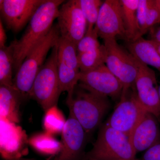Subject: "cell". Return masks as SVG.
Masks as SVG:
<instances>
[{
	"mask_svg": "<svg viewBox=\"0 0 160 160\" xmlns=\"http://www.w3.org/2000/svg\"><path fill=\"white\" fill-rule=\"evenodd\" d=\"M98 37L95 28L92 31L86 32V34L77 45L78 53L92 51L99 48L102 45L98 40Z\"/></svg>",
	"mask_w": 160,
	"mask_h": 160,
	"instance_id": "25",
	"label": "cell"
},
{
	"mask_svg": "<svg viewBox=\"0 0 160 160\" xmlns=\"http://www.w3.org/2000/svg\"><path fill=\"white\" fill-rule=\"evenodd\" d=\"M78 85L102 96L113 100L121 98L123 86L106 64L96 69L81 72Z\"/></svg>",
	"mask_w": 160,
	"mask_h": 160,
	"instance_id": "10",
	"label": "cell"
},
{
	"mask_svg": "<svg viewBox=\"0 0 160 160\" xmlns=\"http://www.w3.org/2000/svg\"><path fill=\"white\" fill-rule=\"evenodd\" d=\"M13 47L11 43L9 46L0 48V86H13Z\"/></svg>",
	"mask_w": 160,
	"mask_h": 160,
	"instance_id": "21",
	"label": "cell"
},
{
	"mask_svg": "<svg viewBox=\"0 0 160 160\" xmlns=\"http://www.w3.org/2000/svg\"><path fill=\"white\" fill-rule=\"evenodd\" d=\"M46 0H1V15L8 29L18 32Z\"/></svg>",
	"mask_w": 160,
	"mask_h": 160,
	"instance_id": "14",
	"label": "cell"
},
{
	"mask_svg": "<svg viewBox=\"0 0 160 160\" xmlns=\"http://www.w3.org/2000/svg\"><path fill=\"white\" fill-rule=\"evenodd\" d=\"M152 2L153 0H139V2L137 10V16L139 29L138 39L142 37L143 35L146 34V20L148 12L152 4Z\"/></svg>",
	"mask_w": 160,
	"mask_h": 160,
	"instance_id": "26",
	"label": "cell"
},
{
	"mask_svg": "<svg viewBox=\"0 0 160 160\" xmlns=\"http://www.w3.org/2000/svg\"><path fill=\"white\" fill-rule=\"evenodd\" d=\"M61 37L57 24H55L23 61L13 78V86L23 97H29L35 79L46 61L49 51L57 45Z\"/></svg>",
	"mask_w": 160,
	"mask_h": 160,
	"instance_id": "3",
	"label": "cell"
},
{
	"mask_svg": "<svg viewBox=\"0 0 160 160\" xmlns=\"http://www.w3.org/2000/svg\"><path fill=\"white\" fill-rule=\"evenodd\" d=\"M137 59L138 72L135 88L138 99L147 112L160 119V98L155 72Z\"/></svg>",
	"mask_w": 160,
	"mask_h": 160,
	"instance_id": "9",
	"label": "cell"
},
{
	"mask_svg": "<svg viewBox=\"0 0 160 160\" xmlns=\"http://www.w3.org/2000/svg\"><path fill=\"white\" fill-rule=\"evenodd\" d=\"M158 119L147 112L129 136L136 153L146 151L160 141V129Z\"/></svg>",
	"mask_w": 160,
	"mask_h": 160,
	"instance_id": "16",
	"label": "cell"
},
{
	"mask_svg": "<svg viewBox=\"0 0 160 160\" xmlns=\"http://www.w3.org/2000/svg\"><path fill=\"white\" fill-rule=\"evenodd\" d=\"M57 19L61 37L77 46L86 34L87 24L76 0L63 3L59 10Z\"/></svg>",
	"mask_w": 160,
	"mask_h": 160,
	"instance_id": "11",
	"label": "cell"
},
{
	"mask_svg": "<svg viewBox=\"0 0 160 160\" xmlns=\"http://www.w3.org/2000/svg\"><path fill=\"white\" fill-rule=\"evenodd\" d=\"M142 160H160V141L145 152Z\"/></svg>",
	"mask_w": 160,
	"mask_h": 160,
	"instance_id": "28",
	"label": "cell"
},
{
	"mask_svg": "<svg viewBox=\"0 0 160 160\" xmlns=\"http://www.w3.org/2000/svg\"><path fill=\"white\" fill-rule=\"evenodd\" d=\"M106 50L105 64L123 86L122 94L135 87L137 76V59L120 46L116 39L103 40Z\"/></svg>",
	"mask_w": 160,
	"mask_h": 160,
	"instance_id": "6",
	"label": "cell"
},
{
	"mask_svg": "<svg viewBox=\"0 0 160 160\" xmlns=\"http://www.w3.org/2000/svg\"><path fill=\"white\" fill-rule=\"evenodd\" d=\"M149 40L154 41L160 44V26L151 31L150 33V39Z\"/></svg>",
	"mask_w": 160,
	"mask_h": 160,
	"instance_id": "30",
	"label": "cell"
},
{
	"mask_svg": "<svg viewBox=\"0 0 160 160\" xmlns=\"http://www.w3.org/2000/svg\"><path fill=\"white\" fill-rule=\"evenodd\" d=\"M61 134L62 149L53 160H83L87 134L70 113Z\"/></svg>",
	"mask_w": 160,
	"mask_h": 160,
	"instance_id": "13",
	"label": "cell"
},
{
	"mask_svg": "<svg viewBox=\"0 0 160 160\" xmlns=\"http://www.w3.org/2000/svg\"><path fill=\"white\" fill-rule=\"evenodd\" d=\"M65 2L46 0L32 16L21 38L11 43L13 47L16 72L32 49L51 30L54 20L57 19L60 7Z\"/></svg>",
	"mask_w": 160,
	"mask_h": 160,
	"instance_id": "1",
	"label": "cell"
},
{
	"mask_svg": "<svg viewBox=\"0 0 160 160\" xmlns=\"http://www.w3.org/2000/svg\"><path fill=\"white\" fill-rule=\"evenodd\" d=\"M147 112L138 99L135 88L122 95L119 102L107 123L129 137Z\"/></svg>",
	"mask_w": 160,
	"mask_h": 160,
	"instance_id": "7",
	"label": "cell"
},
{
	"mask_svg": "<svg viewBox=\"0 0 160 160\" xmlns=\"http://www.w3.org/2000/svg\"><path fill=\"white\" fill-rule=\"evenodd\" d=\"M66 120L57 106H52L45 112L43 127L45 132L52 135L62 134Z\"/></svg>",
	"mask_w": 160,
	"mask_h": 160,
	"instance_id": "23",
	"label": "cell"
},
{
	"mask_svg": "<svg viewBox=\"0 0 160 160\" xmlns=\"http://www.w3.org/2000/svg\"><path fill=\"white\" fill-rule=\"evenodd\" d=\"M158 90H159V96H160V85L159 86Z\"/></svg>",
	"mask_w": 160,
	"mask_h": 160,
	"instance_id": "33",
	"label": "cell"
},
{
	"mask_svg": "<svg viewBox=\"0 0 160 160\" xmlns=\"http://www.w3.org/2000/svg\"><path fill=\"white\" fill-rule=\"evenodd\" d=\"M22 98V95L13 86H0V118L19 123Z\"/></svg>",
	"mask_w": 160,
	"mask_h": 160,
	"instance_id": "17",
	"label": "cell"
},
{
	"mask_svg": "<svg viewBox=\"0 0 160 160\" xmlns=\"http://www.w3.org/2000/svg\"><path fill=\"white\" fill-rule=\"evenodd\" d=\"M0 119L2 157L5 160L22 158L28 152L27 145L29 144L25 132L16 123L5 119Z\"/></svg>",
	"mask_w": 160,
	"mask_h": 160,
	"instance_id": "15",
	"label": "cell"
},
{
	"mask_svg": "<svg viewBox=\"0 0 160 160\" xmlns=\"http://www.w3.org/2000/svg\"><path fill=\"white\" fill-rule=\"evenodd\" d=\"M109 98L96 94L77 85L71 96H67L66 103L70 113L90 134L102 123L111 103Z\"/></svg>",
	"mask_w": 160,
	"mask_h": 160,
	"instance_id": "2",
	"label": "cell"
},
{
	"mask_svg": "<svg viewBox=\"0 0 160 160\" xmlns=\"http://www.w3.org/2000/svg\"><path fill=\"white\" fill-rule=\"evenodd\" d=\"M160 23V0H153L149 8L146 23V32Z\"/></svg>",
	"mask_w": 160,
	"mask_h": 160,
	"instance_id": "27",
	"label": "cell"
},
{
	"mask_svg": "<svg viewBox=\"0 0 160 160\" xmlns=\"http://www.w3.org/2000/svg\"><path fill=\"white\" fill-rule=\"evenodd\" d=\"M57 67L61 92L71 96L79 81L81 74L76 45L60 37L58 43Z\"/></svg>",
	"mask_w": 160,
	"mask_h": 160,
	"instance_id": "8",
	"label": "cell"
},
{
	"mask_svg": "<svg viewBox=\"0 0 160 160\" xmlns=\"http://www.w3.org/2000/svg\"><path fill=\"white\" fill-rule=\"evenodd\" d=\"M58 43L38 72L29 93V97L35 100L45 112L57 106L62 93L58 72Z\"/></svg>",
	"mask_w": 160,
	"mask_h": 160,
	"instance_id": "5",
	"label": "cell"
},
{
	"mask_svg": "<svg viewBox=\"0 0 160 160\" xmlns=\"http://www.w3.org/2000/svg\"><path fill=\"white\" fill-rule=\"evenodd\" d=\"M95 28L103 40L116 39L118 37L127 41L120 0H106L103 2Z\"/></svg>",
	"mask_w": 160,
	"mask_h": 160,
	"instance_id": "12",
	"label": "cell"
},
{
	"mask_svg": "<svg viewBox=\"0 0 160 160\" xmlns=\"http://www.w3.org/2000/svg\"><path fill=\"white\" fill-rule=\"evenodd\" d=\"M11 160H34L32 159H29V158H19L14 159H12Z\"/></svg>",
	"mask_w": 160,
	"mask_h": 160,
	"instance_id": "32",
	"label": "cell"
},
{
	"mask_svg": "<svg viewBox=\"0 0 160 160\" xmlns=\"http://www.w3.org/2000/svg\"><path fill=\"white\" fill-rule=\"evenodd\" d=\"M88 160H96L94 159H88Z\"/></svg>",
	"mask_w": 160,
	"mask_h": 160,
	"instance_id": "34",
	"label": "cell"
},
{
	"mask_svg": "<svg viewBox=\"0 0 160 160\" xmlns=\"http://www.w3.org/2000/svg\"><path fill=\"white\" fill-rule=\"evenodd\" d=\"M78 62L81 72L96 69L105 64L106 50L103 45L92 51L78 53Z\"/></svg>",
	"mask_w": 160,
	"mask_h": 160,
	"instance_id": "22",
	"label": "cell"
},
{
	"mask_svg": "<svg viewBox=\"0 0 160 160\" xmlns=\"http://www.w3.org/2000/svg\"><path fill=\"white\" fill-rule=\"evenodd\" d=\"M28 143L34 150L44 155L57 156L62 149L61 142L46 132L32 135L28 139Z\"/></svg>",
	"mask_w": 160,
	"mask_h": 160,
	"instance_id": "20",
	"label": "cell"
},
{
	"mask_svg": "<svg viewBox=\"0 0 160 160\" xmlns=\"http://www.w3.org/2000/svg\"><path fill=\"white\" fill-rule=\"evenodd\" d=\"M128 51L138 60L158 69L160 72V53L149 40L142 37L126 45Z\"/></svg>",
	"mask_w": 160,
	"mask_h": 160,
	"instance_id": "18",
	"label": "cell"
},
{
	"mask_svg": "<svg viewBox=\"0 0 160 160\" xmlns=\"http://www.w3.org/2000/svg\"><path fill=\"white\" fill-rule=\"evenodd\" d=\"M76 2L87 22V32L92 31L96 24L103 2L101 0H76Z\"/></svg>",
	"mask_w": 160,
	"mask_h": 160,
	"instance_id": "24",
	"label": "cell"
},
{
	"mask_svg": "<svg viewBox=\"0 0 160 160\" xmlns=\"http://www.w3.org/2000/svg\"><path fill=\"white\" fill-rule=\"evenodd\" d=\"M127 42L138 39L139 35L137 10L139 0H120Z\"/></svg>",
	"mask_w": 160,
	"mask_h": 160,
	"instance_id": "19",
	"label": "cell"
},
{
	"mask_svg": "<svg viewBox=\"0 0 160 160\" xmlns=\"http://www.w3.org/2000/svg\"><path fill=\"white\" fill-rule=\"evenodd\" d=\"M136 154L129 136L106 123L100 129L86 158L96 160H136Z\"/></svg>",
	"mask_w": 160,
	"mask_h": 160,
	"instance_id": "4",
	"label": "cell"
},
{
	"mask_svg": "<svg viewBox=\"0 0 160 160\" xmlns=\"http://www.w3.org/2000/svg\"><path fill=\"white\" fill-rule=\"evenodd\" d=\"M7 40L6 30L4 29L2 20L0 21V48L6 46Z\"/></svg>",
	"mask_w": 160,
	"mask_h": 160,
	"instance_id": "29",
	"label": "cell"
},
{
	"mask_svg": "<svg viewBox=\"0 0 160 160\" xmlns=\"http://www.w3.org/2000/svg\"><path fill=\"white\" fill-rule=\"evenodd\" d=\"M150 41H151L152 44L154 45L156 49H157L158 51V52L160 53V44L156 42H154V41H151V40H150Z\"/></svg>",
	"mask_w": 160,
	"mask_h": 160,
	"instance_id": "31",
	"label": "cell"
}]
</instances>
